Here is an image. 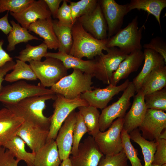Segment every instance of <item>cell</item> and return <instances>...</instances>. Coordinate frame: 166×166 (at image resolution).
Returning a JSON list of instances; mask_svg holds the SVG:
<instances>
[{
	"label": "cell",
	"instance_id": "2e32d148",
	"mask_svg": "<svg viewBox=\"0 0 166 166\" xmlns=\"http://www.w3.org/2000/svg\"><path fill=\"white\" fill-rule=\"evenodd\" d=\"M10 13L22 27L27 30L37 20L47 19L52 15L44 0H34L20 13Z\"/></svg>",
	"mask_w": 166,
	"mask_h": 166
},
{
	"label": "cell",
	"instance_id": "f907efd6",
	"mask_svg": "<svg viewBox=\"0 0 166 166\" xmlns=\"http://www.w3.org/2000/svg\"><path fill=\"white\" fill-rule=\"evenodd\" d=\"M60 165V166H73L69 157L62 160Z\"/></svg>",
	"mask_w": 166,
	"mask_h": 166
},
{
	"label": "cell",
	"instance_id": "d6986e66",
	"mask_svg": "<svg viewBox=\"0 0 166 166\" xmlns=\"http://www.w3.org/2000/svg\"><path fill=\"white\" fill-rule=\"evenodd\" d=\"M147 109L144 94L140 89L134 96L131 108L124 118L123 129L129 134L139 127L144 119Z\"/></svg>",
	"mask_w": 166,
	"mask_h": 166
},
{
	"label": "cell",
	"instance_id": "f546056e",
	"mask_svg": "<svg viewBox=\"0 0 166 166\" xmlns=\"http://www.w3.org/2000/svg\"><path fill=\"white\" fill-rule=\"evenodd\" d=\"M52 22L59 42L58 51L69 54L73 44L72 28L73 25L62 24L57 20H52Z\"/></svg>",
	"mask_w": 166,
	"mask_h": 166
},
{
	"label": "cell",
	"instance_id": "e575fe53",
	"mask_svg": "<svg viewBox=\"0 0 166 166\" xmlns=\"http://www.w3.org/2000/svg\"><path fill=\"white\" fill-rule=\"evenodd\" d=\"M88 131L83 118L79 111L76 112V121L73 130V141L70 154L76 156L78 153L80 141Z\"/></svg>",
	"mask_w": 166,
	"mask_h": 166
},
{
	"label": "cell",
	"instance_id": "8992f818",
	"mask_svg": "<svg viewBox=\"0 0 166 166\" xmlns=\"http://www.w3.org/2000/svg\"><path fill=\"white\" fill-rule=\"evenodd\" d=\"M56 95L53 105L54 110L50 116V125L47 141L55 139L60 127L73 111L80 106L89 105L80 96L69 99L59 94H56Z\"/></svg>",
	"mask_w": 166,
	"mask_h": 166
},
{
	"label": "cell",
	"instance_id": "8fae6325",
	"mask_svg": "<svg viewBox=\"0 0 166 166\" xmlns=\"http://www.w3.org/2000/svg\"><path fill=\"white\" fill-rule=\"evenodd\" d=\"M99 2L107 23L109 39L121 29L124 17L129 12L128 4L120 5L114 0H102Z\"/></svg>",
	"mask_w": 166,
	"mask_h": 166
},
{
	"label": "cell",
	"instance_id": "ac0fdd59",
	"mask_svg": "<svg viewBox=\"0 0 166 166\" xmlns=\"http://www.w3.org/2000/svg\"><path fill=\"white\" fill-rule=\"evenodd\" d=\"M76 112L73 111L59 129L55 139L61 160L69 157L73 141V130L76 121Z\"/></svg>",
	"mask_w": 166,
	"mask_h": 166
},
{
	"label": "cell",
	"instance_id": "52a82bcc",
	"mask_svg": "<svg viewBox=\"0 0 166 166\" xmlns=\"http://www.w3.org/2000/svg\"><path fill=\"white\" fill-rule=\"evenodd\" d=\"M43 61H31L29 65L43 87H51L67 75L68 69L60 60L46 57Z\"/></svg>",
	"mask_w": 166,
	"mask_h": 166
},
{
	"label": "cell",
	"instance_id": "7c38bea8",
	"mask_svg": "<svg viewBox=\"0 0 166 166\" xmlns=\"http://www.w3.org/2000/svg\"><path fill=\"white\" fill-rule=\"evenodd\" d=\"M130 81L128 79L119 85H109L103 88H96L87 91L80 95V97L85 100L89 105L97 109H103L107 106L113 97L127 87Z\"/></svg>",
	"mask_w": 166,
	"mask_h": 166
},
{
	"label": "cell",
	"instance_id": "f6af8a7d",
	"mask_svg": "<svg viewBox=\"0 0 166 166\" xmlns=\"http://www.w3.org/2000/svg\"><path fill=\"white\" fill-rule=\"evenodd\" d=\"M15 64V62L13 60L6 63L3 66L0 67V92L3 86L2 84L5 80L6 75L9 71L14 69Z\"/></svg>",
	"mask_w": 166,
	"mask_h": 166
},
{
	"label": "cell",
	"instance_id": "bcb514c9",
	"mask_svg": "<svg viewBox=\"0 0 166 166\" xmlns=\"http://www.w3.org/2000/svg\"><path fill=\"white\" fill-rule=\"evenodd\" d=\"M51 15L54 18H56L57 14L62 0H44Z\"/></svg>",
	"mask_w": 166,
	"mask_h": 166
},
{
	"label": "cell",
	"instance_id": "f5cc1de1",
	"mask_svg": "<svg viewBox=\"0 0 166 166\" xmlns=\"http://www.w3.org/2000/svg\"><path fill=\"white\" fill-rule=\"evenodd\" d=\"M151 166H166V164H164L162 165H160L156 164H152Z\"/></svg>",
	"mask_w": 166,
	"mask_h": 166
},
{
	"label": "cell",
	"instance_id": "b9f144b4",
	"mask_svg": "<svg viewBox=\"0 0 166 166\" xmlns=\"http://www.w3.org/2000/svg\"><path fill=\"white\" fill-rule=\"evenodd\" d=\"M68 1L64 0L58 10L56 18L59 23L65 25H73L72 23L69 5L67 4Z\"/></svg>",
	"mask_w": 166,
	"mask_h": 166
},
{
	"label": "cell",
	"instance_id": "ffe728a7",
	"mask_svg": "<svg viewBox=\"0 0 166 166\" xmlns=\"http://www.w3.org/2000/svg\"><path fill=\"white\" fill-rule=\"evenodd\" d=\"M24 121L23 119L15 115L8 108L0 109V147L16 135Z\"/></svg>",
	"mask_w": 166,
	"mask_h": 166
},
{
	"label": "cell",
	"instance_id": "9a60e30c",
	"mask_svg": "<svg viewBox=\"0 0 166 166\" xmlns=\"http://www.w3.org/2000/svg\"><path fill=\"white\" fill-rule=\"evenodd\" d=\"M77 20L95 38L99 40L108 39L107 26L99 1L93 11L81 16Z\"/></svg>",
	"mask_w": 166,
	"mask_h": 166
},
{
	"label": "cell",
	"instance_id": "7bdbcfd3",
	"mask_svg": "<svg viewBox=\"0 0 166 166\" xmlns=\"http://www.w3.org/2000/svg\"><path fill=\"white\" fill-rule=\"evenodd\" d=\"M20 161L3 146L0 147V166H18Z\"/></svg>",
	"mask_w": 166,
	"mask_h": 166
},
{
	"label": "cell",
	"instance_id": "ab89813d",
	"mask_svg": "<svg viewBox=\"0 0 166 166\" xmlns=\"http://www.w3.org/2000/svg\"><path fill=\"white\" fill-rule=\"evenodd\" d=\"M144 49L153 50L160 55L166 62V43L165 41L159 37L152 39L149 42L144 44Z\"/></svg>",
	"mask_w": 166,
	"mask_h": 166
},
{
	"label": "cell",
	"instance_id": "74e56055",
	"mask_svg": "<svg viewBox=\"0 0 166 166\" xmlns=\"http://www.w3.org/2000/svg\"><path fill=\"white\" fill-rule=\"evenodd\" d=\"M34 0H0V13L5 11L19 13Z\"/></svg>",
	"mask_w": 166,
	"mask_h": 166
},
{
	"label": "cell",
	"instance_id": "4fadbf2b",
	"mask_svg": "<svg viewBox=\"0 0 166 166\" xmlns=\"http://www.w3.org/2000/svg\"><path fill=\"white\" fill-rule=\"evenodd\" d=\"M139 128L144 139L150 141L159 139L160 134L166 128V113L161 110L147 109Z\"/></svg>",
	"mask_w": 166,
	"mask_h": 166
},
{
	"label": "cell",
	"instance_id": "5bb4252c",
	"mask_svg": "<svg viewBox=\"0 0 166 166\" xmlns=\"http://www.w3.org/2000/svg\"><path fill=\"white\" fill-rule=\"evenodd\" d=\"M104 156L94 138L89 136L79 144L77 155L69 158L73 166H98Z\"/></svg>",
	"mask_w": 166,
	"mask_h": 166
},
{
	"label": "cell",
	"instance_id": "836d02e7",
	"mask_svg": "<svg viewBox=\"0 0 166 166\" xmlns=\"http://www.w3.org/2000/svg\"><path fill=\"white\" fill-rule=\"evenodd\" d=\"M48 49L46 45L44 42L35 46L27 44L26 48L22 50L19 55L15 57L26 62L31 61H41L43 57H45Z\"/></svg>",
	"mask_w": 166,
	"mask_h": 166
},
{
	"label": "cell",
	"instance_id": "ee69618b",
	"mask_svg": "<svg viewBox=\"0 0 166 166\" xmlns=\"http://www.w3.org/2000/svg\"><path fill=\"white\" fill-rule=\"evenodd\" d=\"M98 2L96 0H81L77 2L81 10V16L93 11L96 7Z\"/></svg>",
	"mask_w": 166,
	"mask_h": 166
},
{
	"label": "cell",
	"instance_id": "f35d334b",
	"mask_svg": "<svg viewBox=\"0 0 166 166\" xmlns=\"http://www.w3.org/2000/svg\"><path fill=\"white\" fill-rule=\"evenodd\" d=\"M128 159L123 150L113 155L104 156L98 166H129Z\"/></svg>",
	"mask_w": 166,
	"mask_h": 166
},
{
	"label": "cell",
	"instance_id": "681fc988",
	"mask_svg": "<svg viewBox=\"0 0 166 166\" xmlns=\"http://www.w3.org/2000/svg\"><path fill=\"white\" fill-rule=\"evenodd\" d=\"M4 42V40H0V67L3 66L6 63L13 60V58L3 49L2 46Z\"/></svg>",
	"mask_w": 166,
	"mask_h": 166
},
{
	"label": "cell",
	"instance_id": "3957f363",
	"mask_svg": "<svg viewBox=\"0 0 166 166\" xmlns=\"http://www.w3.org/2000/svg\"><path fill=\"white\" fill-rule=\"evenodd\" d=\"M94 77L74 69L71 74L63 77L50 89L55 94L61 95L68 99H74L92 89V78Z\"/></svg>",
	"mask_w": 166,
	"mask_h": 166
},
{
	"label": "cell",
	"instance_id": "d4e9b609",
	"mask_svg": "<svg viewBox=\"0 0 166 166\" xmlns=\"http://www.w3.org/2000/svg\"><path fill=\"white\" fill-rule=\"evenodd\" d=\"M61 161L54 140H47L45 144L35 153L34 166H59Z\"/></svg>",
	"mask_w": 166,
	"mask_h": 166
},
{
	"label": "cell",
	"instance_id": "277c9868",
	"mask_svg": "<svg viewBox=\"0 0 166 166\" xmlns=\"http://www.w3.org/2000/svg\"><path fill=\"white\" fill-rule=\"evenodd\" d=\"M138 18L135 17L127 26L121 29L115 34L107 39L108 48L116 47L127 54L141 50V40L144 26H138Z\"/></svg>",
	"mask_w": 166,
	"mask_h": 166
},
{
	"label": "cell",
	"instance_id": "cb8c5ba5",
	"mask_svg": "<svg viewBox=\"0 0 166 166\" xmlns=\"http://www.w3.org/2000/svg\"><path fill=\"white\" fill-rule=\"evenodd\" d=\"M28 30L42 38L48 49L54 50L58 49L59 42L54 30L51 18L37 20L30 25Z\"/></svg>",
	"mask_w": 166,
	"mask_h": 166
},
{
	"label": "cell",
	"instance_id": "1f68e13d",
	"mask_svg": "<svg viewBox=\"0 0 166 166\" xmlns=\"http://www.w3.org/2000/svg\"><path fill=\"white\" fill-rule=\"evenodd\" d=\"M87 128L89 134L94 137L100 131V113L98 109L88 105L77 108Z\"/></svg>",
	"mask_w": 166,
	"mask_h": 166
},
{
	"label": "cell",
	"instance_id": "ba28073f",
	"mask_svg": "<svg viewBox=\"0 0 166 166\" xmlns=\"http://www.w3.org/2000/svg\"><path fill=\"white\" fill-rule=\"evenodd\" d=\"M135 92L134 85L132 81H130L118 100L103 109L99 120L100 131L103 132L106 130L117 118H124L131 105L130 99Z\"/></svg>",
	"mask_w": 166,
	"mask_h": 166
},
{
	"label": "cell",
	"instance_id": "4dcf8cb0",
	"mask_svg": "<svg viewBox=\"0 0 166 166\" xmlns=\"http://www.w3.org/2000/svg\"><path fill=\"white\" fill-rule=\"evenodd\" d=\"M10 22L12 29L7 37L9 43L7 50L9 51L14 50L15 45L18 44L26 43L33 40H40L30 34L28 30L22 27L18 23H17L12 20Z\"/></svg>",
	"mask_w": 166,
	"mask_h": 166
},
{
	"label": "cell",
	"instance_id": "6da1fadb",
	"mask_svg": "<svg viewBox=\"0 0 166 166\" xmlns=\"http://www.w3.org/2000/svg\"><path fill=\"white\" fill-rule=\"evenodd\" d=\"M56 96L53 94L30 97L5 107L24 121L49 130L50 117L45 116L43 111L46 108V101L54 100Z\"/></svg>",
	"mask_w": 166,
	"mask_h": 166
},
{
	"label": "cell",
	"instance_id": "5b68a950",
	"mask_svg": "<svg viewBox=\"0 0 166 166\" xmlns=\"http://www.w3.org/2000/svg\"><path fill=\"white\" fill-rule=\"evenodd\" d=\"M53 94L50 89L43 87L40 83L33 85L22 80L3 86L0 92V102L6 106L29 97Z\"/></svg>",
	"mask_w": 166,
	"mask_h": 166
},
{
	"label": "cell",
	"instance_id": "9c48e42d",
	"mask_svg": "<svg viewBox=\"0 0 166 166\" xmlns=\"http://www.w3.org/2000/svg\"><path fill=\"white\" fill-rule=\"evenodd\" d=\"M124 121V118H117L113 121L107 130L100 131L93 137L104 156L117 154L123 150L121 132Z\"/></svg>",
	"mask_w": 166,
	"mask_h": 166
},
{
	"label": "cell",
	"instance_id": "4316f807",
	"mask_svg": "<svg viewBox=\"0 0 166 166\" xmlns=\"http://www.w3.org/2000/svg\"><path fill=\"white\" fill-rule=\"evenodd\" d=\"M25 142L20 137L15 135L2 146L9 150L13 156L19 161L24 160L27 166H34L35 153L27 152Z\"/></svg>",
	"mask_w": 166,
	"mask_h": 166
},
{
	"label": "cell",
	"instance_id": "f1b7e54d",
	"mask_svg": "<svg viewBox=\"0 0 166 166\" xmlns=\"http://www.w3.org/2000/svg\"><path fill=\"white\" fill-rule=\"evenodd\" d=\"M129 134L130 139L138 144L141 148L144 162L143 166H151L153 160L157 142L155 140L150 141L144 139L138 128Z\"/></svg>",
	"mask_w": 166,
	"mask_h": 166
},
{
	"label": "cell",
	"instance_id": "d6a6232c",
	"mask_svg": "<svg viewBox=\"0 0 166 166\" xmlns=\"http://www.w3.org/2000/svg\"><path fill=\"white\" fill-rule=\"evenodd\" d=\"M22 80L36 81L37 78L29 65L17 59L14 69L6 75L5 80L12 83Z\"/></svg>",
	"mask_w": 166,
	"mask_h": 166
},
{
	"label": "cell",
	"instance_id": "44dd1931",
	"mask_svg": "<svg viewBox=\"0 0 166 166\" xmlns=\"http://www.w3.org/2000/svg\"><path fill=\"white\" fill-rule=\"evenodd\" d=\"M144 60L143 52L141 50L128 54L113 73L109 84L117 85L121 80L126 78L131 73L137 71Z\"/></svg>",
	"mask_w": 166,
	"mask_h": 166
},
{
	"label": "cell",
	"instance_id": "816d5d0a",
	"mask_svg": "<svg viewBox=\"0 0 166 166\" xmlns=\"http://www.w3.org/2000/svg\"><path fill=\"white\" fill-rule=\"evenodd\" d=\"M159 139L166 140V129L160 134Z\"/></svg>",
	"mask_w": 166,
	"mask_h": 166
},
{
	"label": "cell",
	"instance_id": "30bf717a",
	"mask_svg": "<svg viewBox=\"0 0 166 166\" xmlns=\"http://www.w3.org/2000/svg\"><path fill=\"white\" fill-rule=\"evenodd\" d=\"M107 53H102L97 61L94 77L104 84L109 85L113 73L127 55L116 47L109 48Z\"/></svg>",
	"mask_w": 166,
	"mask_h": 166
},
{
	"label": "cell",
	"instance_id": "e0dca14e",
	"mask_svg": "<svg viewBox=\"0 0 166 166\" xmlns=\"http://www.w3.org/2000/svg\"><path fill=\"white\" fill-rule=\"evenodd\" d=\"M49 133L48 130L24 121L16 135L23 140L32 152L35 153L46 143Z\"/></svg>",
	"mask_w": 166,
	"mask_h": 166
},
{
	"label": "cell",
	"instance_id": "83f0119b",
	"mask_svg": "<svg viewBox=\"0 0 166 166\" xmlns=\"http://www.w3.org/2000/svg\"><path fill=\"white\" fill-rule=\"evenodd\" d=\"M128 4L129 12L136 9L144 10L152 15L161 29L160 14L163 10L166 7V0H131Z\"/></svg>",
	"mask_w": 166,
	"mask_h": 166
},
{
	"label": "cell",
	"instance_id": "60d3db41",
	"mask_svg": "<svg viewBox=\"0 0 166 166\" xmlns=\"http://www.w3.org/2000/svg\"><path fill=\"white\" fill-rule=\"evenodd\" d=\"M152 164L162 165L166 164V140L159 139Z\"/></svg>",
	"mask_w": 166,
	"mask_h": 166
},
{
	"label": "cell",
	"instance_id": "7a4b0ae2",
	"mask_svg": "<svg viewBox=\"0 0 166 166\" xmlns=\"http://www.w3.org/2000/svg\"><path fill=\"white\" fill-rule=\"evenodd\" d=\"M72 33L73 44L69 54L71 56L92 60L103 53V50L107 51L109 49L106 46L107 39L99 40L95 38L77 20L72 26Z\"/></svg>",
	"mask_w": 166,
	"mask_h": 166
},
{
	"label": "cell",
	"instance_id": "7402d4cb",
	"mask_svg": "<svg viewBox=\"0 0 166 166\" xmlns=\"http://www.w3.org/2000/svg\"><path fill=\"white\" fill-rule=\"evenodd\" d=\"M144 64L143 67L137 75L132 81L137 93L141 89L146 78L157 67L166 64L164 59L158 53L148 49H144Z\"/></svg>",
	"mask_w": 166,
	"mask_h": 166
},
{
	"label": "cell",
	"instance_id": "8d00e7d4",
	"mask_svg": "<svg viewBox=\"0 0 166 166\" xmlns=\"http://www.w3.org/2000/svg\"><path fill=\"white\" fill-rule=\"evenodd\" d=\"M123 150L132 166H143L138 156V150L132 144L129 134L123 129L121 132Z\"/></svg>",
	"mask_w": 166,
	"mask_h": 166
},
{
	"label": "cell",
	"instance_id": "c3c4849f",
	"mask_svg": "<svg viewBox=\"0 0 166 166\" xmlns=\"http://www.w3.org/2000/svg\"><path fill=\"white\" fill-rule=\"evenodd\" d=\"M69 5L72 23L73 24L78 18L81 16V10L77 2H70Z\"/></svg>",
	"mask_w": 166,
	"mask_h": 166
},
{
	"label": "cell",
	"instance_id": "7dc6e473",
	"mask_svg": "<svg viewBox=\"0 0 166 166\" xmlns=\"http://www.w3.org/2000/svg\"><path fill=\"white\" fill-rule=\"evenodd\" d=\"M8 14L9 11H7L5 16L0 18V30L6 35L9 34L12 29L8 22Z\"/></svg>",
	"mask_w": 166,
	"mask_h": 166
},
{
	"label": "cell",
	"instance_id": "d590c367",
	"mask_svg": "<svg viewBox=\"0 0 166 166\" xmlns=\"http://www.w3.org/2000/svg\"><path fill=\"white\" fill-rule=\"evenodd\" d=\"M144 101L147 109L166 111V87L144 95Z\"/></svg>",
	"mask_w": 166,
	"mask_h": 166
},
{
	"label": "cell",
	"instance_id": "484cf974",
	"mask_svg": "<svg viewBox=\"0 0 166 166\" xmlns=\"http://www.w3.org/2000/svg\"><path fill=\"white\" fill-rule=\"evenodd\" d=\"M166 86L165 65L155 69L144 82L141 89L144 95L162 89Z\"/></svg>",
	"mask_w": 166,
	"mask_h": 166
},
{
	"label": "cell",
	"instance_id": "603a6c76",
	"mask_svg": "<svg viewBox=\"0 0 166 166\" xmlns=\"http://www.w3.org/2000/svg\"><path fill=\"white\" fill-rule=\"evenodd\" d=\"M51 57L60 60L68 69L70 68L79 69L84 73L93 74L96 69V60H84L68 54L58 52H47L45 57Z\"/></svg>",
	"mask_w": 166,
	"mask_h": 166
}]
</instances>
